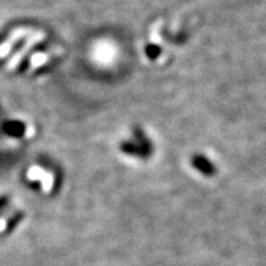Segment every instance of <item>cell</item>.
<instances>
[{
  "label": "cell",
  "mask_w": 266,
  "mask_h": 266,
  "mask_svg": "<svg viewBox=\"0 0 266 266\" xmlns=\"http://www.w3.org/2000/svg\"><path fill=\"white\" fill-rule=\"evenodd\" d=\"M19 123H10V128H11V130H9V132L14 134H20L22 131L19 130Z\"/></svg>",
  "instance_id": "obj_4"
},
{
  "label": "cell",
  "mask_w": 266,
  "mask_h": 266,
  "mask_svg": "<svg viewBox=\"0 0 266 266\" xmlns=\"http://www.w3.org/2000/svg\"><path fill=\"white\" fill-rule=\"evenodd\" d=\"M146 54L149 59H156L161 54V48L157 45H148L146 47Z\"/></svg>",
  "instance_id": "obj_3"
},
{
  "label": "cell",
  "mask_w": 266,
  "mask_h": 266,
  "mask_svg": "<svg viewBox=\"0 0 266 266\" xmlns=\"http://www.w3.org/2000/svg\"><path fill=\"white\" fill-rule=\"evenodd\" d=\"M191 164L199 173L205 176H213L216 174V166L207 157L202 154H195L191 159Z\"/></svg>",
  "instance_id": "obj_2"
},
{
  "label": "cell",
  "mask_w": 266,
  "mask_h": 266,
  "mask_svg": "<svg viewBox=\"0 0 266 266\" xmlns=\"http://www.w3.org/2000/svg\"><path fill=\"white\" fill-rule=\"evenodd\" d=\"M133 141H125L121 143V151L131 157L139 159H148L153 153V143L139 127L133 130Z\"/></svg>",
  "instance_id": "obj_1"
}]
</instances>
